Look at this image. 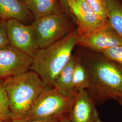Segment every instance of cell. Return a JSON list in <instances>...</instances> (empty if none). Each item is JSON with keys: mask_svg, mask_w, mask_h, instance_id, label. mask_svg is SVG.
I'll list each match as a JSON object with an SVG mask.
<instances>
[{"mask_svg": "<svg viewBox=\"0 0 122 122\" xmlns=\"http://www.w3.org/2000/svg\"><path fill=\"white\" fill-rule=\"evenodd\" d=\"M79 52L89 76L87 91L95 104L122 99V66L101 53Z\"/></svg>", "mask_w": 122, "mask_h": 122, "instance_id": "1", "label": "cell"}, {"mask_svg": "<svg viewBox=\"0 0 122 122\" xmlns=\"http://www.w3.org/2000/svg\"><path fill=\"white\" fill-rule=\"evenodd\" d=\"M78 34L76 28L65 37L39 49L30 70L36 72L47 86L52 87L55 80L72 56Z\"/></svg>", "mask_w": 122, "mask_h": 122, "instance_id": "2", "label": "cell"}, {"mask_svg": "<svg viewBox=\"0 0 122 122\" xmlns=\"http://www.w3.org/2000/svg\"><path fill=\"white\" fill-rule=\"evenodd\" d=\"M4 85L13 120L25 118L47 87L39 75L31 70L5 79Z\"/></svg>", "mask_w": 122, "mask_h": 122, "instance_id": "3", "label": "cell"}, {"mask_svg": "<svg viewBox=\"0 0 122 122\" xmlns=\"http://www.w3.org/2000/svg\"><path fill=\"white\" fill-rule=\"evenodd\" d=\"M75 97L64 96L53 87L47 86L23 118L42 119L69 117Z\"/></svg>", "mask_w": 122, "mask_h": 122, "instance_id": "4", "label": "cell"}, {"mask_svg": "<svg viewBox=\"0 0 122 122\" xmlns=\"http://www.w3.org/2000/svg\"><path fill=\"white\" fill-rule=\"evenodd\" d=\"M31 25L37 35L40 49L59 41L75 29L68 14L65 12L39 18Z\"/></svg>", "mask_w": 122, "mask_h": 122, "instance_id": "5", "label": "cell"}, {"mask_svg": "<svg viewBox=\"0 0 122 122\" xmlns=\"http://www.w3.org/2000/svg\"><path fill=\"white\" fill-rule=\"evenodd\" d=\"M10 44L34 58L40 49L37 35L32 26L14 20L6 21Z\"/></svg>", "mask_w": 122, "mask_h": 122, "instance_id": "6", "label": "cell"}, {"mask_svg": "<svg viewBox=\"0 0 122 122\" xmlns=\"http://www.w3.org/2000/svg\"><path fill=\"white\" fill-rule=\"evenodd\" d=\"M69 13L76 20L79 36L90 35L109 26L100 18L85 0H72L68 7Z\"/></svg>", "mask_w": 122, "mask_h": 122, "instance_id": "7", "label": "cell"}, {"mask_svg": "<svg viewBox=\"0 0 122 122\" xmlns=\"http://www.w3.org/2000/svg\"><path fill=\"white\" fill-rule=\"evenodd\" d=\"M33 58L9 44L0 47V79H5L30 70Z\"/></svg>", "mask_w": 122, "mask_h": 122, "instance_id": "8", "label": "cell"}, {"mask_svg": "<svg viewBox=\"0 0 122 122\" xmlns=\"http://www.w3.org/2000/svg\"><path fill=\"white\" fill-rule=\"evenodd\" d=\"M76 45L101 53L106 49L122 45V39L109 26L90 35H78Z\"/></svg>", "mask_w": 122, "mask_h": 122, "instance_id": "9", "label": "cell"}, {"mask_svg": "<svg viewBox=\"0 0 122 122\" xmlns=\"http://www.w3.org/2000/svg\"><path fill=\"white\" fill-rule=\"evenodd\" d=\"M69 118L71 122H102L96 108V104L86 90L77 93Z\"/></svg>", "mask_w": 122, "mask_h": 122, "instance_id": "10", "label": "cell"}, {"mask_svg": "<svg viewBox=\"0 0 122 122\" xmlns=\"http://www.w3.org/2000/svg\"><path fill=\"white\" fill-rule=\"evenodd\" d=\"M0 19L14 20L28 25L35 20L27 5L18 0H0Z\"/></svg>", "mask_w": 122, "mask_h": 122, "instance_id": "11", "label": "cell"}, {"mask_svg": "<svg viewBox=\"0 0 122 122\" xmlns=\"http://www.w3.org/2000/svg\"><path fill=\"white\" fill-rule=\"evenodd\" d=\"M75 62V55L73 54L69 63L57 75L52 87L57 92L66 97H74L78 93L73 83Z\"/></svg>", "mask_w": 122, "mask_h": 122, "instance_id": "12", "label": "cell"}, {"mask_svg": "<svg viewBox=\"0 0 122 122\" xmlns=\"http://www.w3.org/2000/svg\"><path fill=\"white\" fill-rule=\"evenodd\" d=\"M27 6L35 20L50 15L65 12L58 0H29Z\"/></svg>", "mask_w": 122, "mask_h": 122, "instance_id": "13", "label": "cell"}, {"mask_svg": "<svg viewBox=\"0 0 122 122\" xmlns=\"http://www.w3.org/2000/svg\"><path fill=\"white\" fill-rule=\"evenodd\" d=\"M75 62L73 72V83L76 91L78 92L87 90L90 85V79L87 70L79 56L75 54Z\"/></svg>", "mask_w": 122, "mask_h": 122, "instance_id": "14", "label": "cell"}, {"mask_svg": "<svg viewBox=\"0 0 122 122\" xmlns=\"http://www.w3.org/2000/svg\"><path fill=\"white\" fill-rule=\"evenodd\" d=\"M109 26L122 39V5L118 0H105Z\"/></svg>", "mask_w": 122, "mask_h": 122, "instance_id": "15", "label": "cell"}, {"mask_svg": "<svg viewBox=\"0 0 122 122\" xmlns=\"http://www.w3.org/2000/svg\"><path fill=\"white\" fill-rule=\"evenodd\" d=\"M5 79H0V120L11 122L13 120L10 109L9 99L4 85Z\"/></svg>", "mask_w": 122, "mask_h": 122, "instance_id": "16", "label": "cell"}, {"mask_svg": "<svg viewBox=\"0 0 122 122\" xmlns=\"http://www.w3.org/2000/svg\"><path fill=\"white\" fill-rule=\"evenodd\" d=\"M85 0L102 20L108 23V10L105 0Z\"/></svg>", "mask_w": 122, "mask_h": 122, "instance_id": "17", "label": "cell"}, {"mask_svg": "<svg viewBox=\"0 0 122 122\" xmlns=\"http://www.w3.org/2000/svg\"><path fill=\"white\" fill-rule=\"evenodd\" d=\"M101 54L109 60L122 66V45L106 49Z\"/></svg>", "mask_w": 122, "mask_h": 122, "instance_id": "18", "label": "cell"}, {"mask_svg": "<svg viewBox=\"0 0 122 122\" xmlns=\"http://www.w3.org/2000/svg\"><path fill=\"white\" fill-rule=\"evenodd\" d=\"M10 44L8 38L6 21L0 20V47Z\"/></svg>", "mask_w": 122, "mask_h": 122, "instance_id": "19", "label": "cell"}, {"mask_svg": "<svg viewBox=\"0 0 122 122\" xmlns=\"http://www.w3.org/2000/svg\"><path fill=\"white\" fill-rule=\"evenodd\" d=\"M62 119L59 118H51L42 119H26L22 118L13 119L11 122H60Z\"/></svg>", "mask_w": 122, "mask_h": 122, "instance_id": "20", "label": "cell"}, {"mask_svg": "<svg viewBox=\"0 0 122 122\" xmlns=\"http://www.w3.org/2000/svg\"><path fill=\"white\" fill-rule=\"evenodd\" d=\"M59 2H60L62 8L64 10V11L66 12L67 13H69V9H68V7L69 5L71 2L72 1V0H58Z\"/></svg>", "mask_w": 122, "mask_h": 122, "instance_id": "21", "label": "cell"}, {"mask_svg": "<svg viewBox=\"0 0 122 122\" xmlns=\"http://www.w3.org/2000/svg\"><path fill=\"white\" fill-rule=\"evenodd\" d=\"M60 122H71L69 119V117H66V118H62Z\"/></svg>", "mask_w": 122, "mask_h": 122, "instance_id": "22", "label": "cell"}, {"mask_svg": "<svg viewBox=\"0 0 122 122\" xmlns=\"http://www.w3.org/2000/svg\"><path fill=\"white\" fill-rule=\"evenodd\" d=\"M19 0L22 3H24L25 4L27 5L29 1V0Z\"/></svg>", "mask_w": 122, "mask_h": 122, "instance_id": "23", "label": "cell"}, {"mask_svg": "<svg viewBox=\"0 0 122 122\" xmlns=\"http://www.w3.org/2000/svg\"><path fill=\"white\" fill-rule=\"evenodd\" d=\"M116 100L119 102V103L120 104V105H121V106L122 107V99H118Z\"/></svg>", "mask_w": 122, "mask_h": 122, "instance_id": "24", "label": "cell"}, {"mask_svg": "<svg viewBox=\"0 0 122 122\" xmlns=\"http://www.w3.org/2000/svg\"><path fill=\"white\" fill-rule=\"evenodd\" d=\"M0 122H3V121H1V120H0Z\"/></svg>", "mask_w": 122, "mask_h": 122, "instance_id": "25", "label": "cell"}, {"mask_svg": "<svg viewBox=\"0 0 122 122\" xmlns=\"http://www.w3.org/2000/svg\"></svg>", "mask_w": 122, "mask_h": 122, "instance_id": "26", "label": "cell"}]
</instances>
